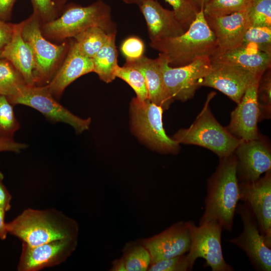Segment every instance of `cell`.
<instances>
[{
    "label": "cell",
    "instance_id": "cell-41",
    "mask_svg": "<svg viewBox=\"0 0 271 271\" xmlns=\"http://www.w3.org/2000/svg\"><path fill=\"white\" fill-rule=\"evenodd\" d=\"M16 1L0 0V20L7 21L11 19Z\"/></svg>",
    "mask_w": 271,
    "mask_h": 271
},
{
    "label": "cell",
    "instance_id": "cell-10",
    "mask_svg": "<svg viewBox=\"0 0 271 271\" xmlns=\"http://www.w3.org/2000/svg\"><path fill=\"white\" fill-rule=\"evenodd\" d=\"M191 244L187 254L192 266L199 257L206 260L205 266L212 271H232L233 268L225 261L221 247L222 228L215 222H209L197 226L192 221H187Z\"/></svg>",
    "mask_w": 271,
    "mask_h": 271
},
{
    "label": "cell",
    "instance_id": "cell-32",
    "mask_svg": "<svg viewBox=\"0 0 271 271\" xmlns=\"http://www.w3.org/2000/svg\"><path fill=\"white\" fill-rule=\"evenodd\" d=\"M13 105L8 98L0 95V136L13 138L20 124L17 119Z\"/></svg>",
    "mask_w": 271,
    "mask_h": 271
},
{
    "label": "cell",
    "instance_id": "cell-27",
    "mask_svg": "<svg viewBox=\"0 0 271 271\" xmlns=\"http://www.w3.org/2000/svg\"><path fill=\"white\" fill-rule=\"evenodd\" d=\"M26 83L19 71L7 60L0 58V95L16 94Z\"/></svg>",
    "mask_w": 271,
    "mask_h": 271
},
{
    "label": "cell",
    "instance_id": "cell-24",
    "mask_svg": "<svg viewBox=\"0 0 271 271\" xmlns=\"http://www.w3.org/2000/svg\"><path fill=\"white\" fill-rule=\"evenodd\" d=\"M151 263L150 254L139 239L124 245L122 256L112 262L110 270L145 271Z\"/></svg>",
    "mask_w": 271,
    "mask_h": 271
},
{
    "label": "cell",
    "instance_id": "cell-46",
    "mask_svg": "<svg viewBox=\"0 0 271 271\" xmlns=\"http://www.w3.org/2000/svg\"><path fill=\"white\" fill-rule=\"evenodd\" d=\"M1 51H0V58H1Z\"/></svg>",
    "mask_w": 271,
    "mask_h": 271
},
{
    "label": "cell",
    "instance_id": "cell-2",
    "mask_svg": "<svg viewBox=\"0 0 271 271\" xmlns=\"http://www.w3.org/2000/svg\"><path fill=\"white\" fill-rule=\"evenodd\" d=\"M7 225L9 234L30 246L60 239L78 238L79 234L77 221L54 208L26 209Z\"/></svg>",
    "mask_w": 271,
    "mask_h": 271
},
{
    "label": "cell",
    "instance_id": "cell-42",
    "mask_svg": "<svg viewBox=\"0 0 271 271\" xmlns=\"http://www.w3.org/2000/svg\"><path fill=\"white\" fill-rule=\"evenodd\" d=\"M6 211L0 209V239L5 240L9 234L7 229V223L5 222V214Z\"/></svg>",
    "mask_w": 271,
    "mask_h": 271
},
{
    "label": "cell",
    "instance_id": "cell-34",
    "mask_svg": "<svg viewBox=\"0 0 271 271\" xmlns=\"http://www.w3.org/2000/svg\"><path fill=\"white\" fill-rule=\"evenodd\" d=\"M173 8L176 18L187 31L199 12L190 0H165Z\"/></svg>",
    "mask_w": 271,
    "mask_h": 271
},
{
    "label": "cell",
    "instance_id": "cell-17",
    "mask_svg": "<svg viewBox=\"0 0 271 271\" xmlns=\"http://www.w3.org/2000/svg\"><path fill=\"white\" fill-rule=\"evenodd\" d=\"M260 77L247 87L240 101L231 113L230 122L226 127L231 134L243 141L257 139L259 136L257 89Z\"/></svg>",
    "mask_w": 271,
    "mask_h": 271
},
{
    "label": "cell",
    "instance_id": "cell-38",
    "mask_svg": "<svg viewBox=\"0 0 271 271\" xmlns=\"http://www.w3.org/2000/svg\"><path fill=\"white\" fill-rule=\"evenodd\" d=\"M27 147V144L17 142L13 138L0 136V152H12L18 153Z\"/></svg>",
    "mask_w": 271,
    "mask_h": 271
},
{
    "label": "cell",
    "instance_id": "cell-3",
    "mask_svg": "<svg viewBox=\"0 0 271 271\" xmlns=\"http://www.w3.org/2000/svg\"><path fill=\"white\" fill-rule=\"evenodd\" d=\"M59 17L41 24L43 35L48 40L61 41L92 27H98L108 34H116V26L111 7L102 0L82 6L76 4L65 5Z\"/></svg>",
    "mask_w": 271,
    "mask_h": 271
},
{
    "label": "cell",
    "instance_id": "cell-15",
    "mask_svg": "<svg viewBox=\"0 0 271 271\" xmlns=\"http://www.w3.org/2000/svg\"><path fill=\"white\" fill-rule=\"evenodd\" d=\"M234 154L236 159L238 182H253L271 169V151L269 144L261 136L242 141Z\"/></svg>",
    "mask_w": 271,
    "mask_h": 271
},
{
    "label": "cell",
    "instance_id": "cell-25",
    "mask_svg": "<svg viewBox=\"0 0 271 271\" xmlns=\"http://www.w3.org/2000/svg\"><path fill=\"white\" fill-rule=\"evenodd\" d=\"M116 35H111L107 42L92 58L93 72L99 79L106 83L115 79L117 63L118 51L116 45Z\"/></svg>",
    "mask_w": 271,
    "mask_h": 271
},
{
    "label": "cell",
    "instance_id": "cell-29",
    "mask_svg": "<svg viewBox=\"0 0 271 271\" xmlns=\"http://www.w3.org/2000/svg\"><path fill=\"white\" fill-rule=\"evenodd\" d=\"M241 46L271 55V27L250 26L244 35Z\"/></svg>",
    "mask_w": 271,
    "mask_h": 271
},
{
    "label": "cell",
    "instance_id": "cell-43",
    "mask_svg": "<svg viewBox=\"0 0 271 271\" xmlns=\"http://www.w3.org/2000/svg\"><path fill=\"white\" fill-rule=\"evenodd\" d=\"M197 10L199 12L203 10L210 0H190Z\"/></svg>",
    "mask_w": 271,
    "mask_h": 271
},
{
    "label": "cell",
    "instance_id": "cell-36",
    "mask_svg": "<svg viewBox=\"0 0 271 271\" xmlns=\"http://www.w3.org/2000/svg\"><path fill=\"white\" fill-rule=\"evenodd\" d=\"M145 46L140 38L131 36L122 42L120 50L126 61L138 60L144 55Z\"/></svg>",
    "mask_w": 271,
    "mask_h": 271
},
{
    "label": "cell",
    "instance_id": "cell-11",
    "mask_svg": "<svg viewBox=\"0 0 271 271\" xmlns=\"http://www.w3.org/2000/svg\"><path fill=\"white\" fill-rule=\"evenodd\" d=\"M235 212L240 217L243 229L239 235L228 241L245 252L255 269L270 271L271 249L263 239L250 205L246 202L237 205Z\"/></svg>",
    "mask_w": 271,
    "mask_h": 271
},
{
    "label": "cell",
    "instance_id": "cell-39",
    "mask_svg": "<svg viewBox=\"0 0 271 271\" xmlns=\"http://www.w3.org/2000/svg\"><path fill=\"white\" fill-rule=\"evenodd\" d=\"M4 176L0 172V209L6 212L11 208L12 196L4 184Z\"/></svg>",
    "mask_w": 271,
    "mask_h": 271
},
{
    "label": "cell",
    "instance_id": "cell-16",
    "mask_svg": "<svg viewBox=\"0 0 271 271\" xmlns=\"http://www.w3.org/2000/svg\"><path fill=\"white\" fill-rule=\"evenodd\" d=\"M140 239L150 254L151 264L184 254L191 244L187 221H179L158 234Z\"/></svg>",
    "mask_w": 271,
    "mask_h": 271
},
{
    "label": "cell",
    "instance_id": "cell-7",
    "mask_svg": "<svg viewBox=\"0 0 271 271\" xmlns=\"http://www.w3.org/2000/svg\"><path fill=\"white\" fill-rule=\"evenodd\" d=\"M164 109L149 99L133 98L130 103L131 126L136 136L153 149L176 154L179 144L166 133L163 124Z\"/></svg>",
    "mask_w": 271,
    "mask_h": 271
},
{
    "label": "cell",
    "instance_id": "cell-45",
    "mask_svg": "<svg viewBox=\"0 0 271 271\" xmlns=\"http://www.w3.org/2000/svg\"><path fill=\"white\" fill-rule=\"evenodd\" d=\"M144 0H122L126 4H136L139 6Z\"/></svg>",
    "mask_w": 271,
    "mask_h": 271
},
{
    "label": "cell",
    "instance_id": "cell-4",
    "mask_svg": "<svg viewBox=\"0 0 271 271\" xmlns=\"http://www.w3.org/2000/svg\"><path fill=\"white\" fill-rule=\"evenodd\" d=\"M150 46L162 54L173 67L186 65L200 57H210L217 48L215 36L207 23L203 10L197 13L183 34L150 42Z\"/></svg>",
    "mask_w": 271,
    "mask_h": 271
},
{
    "label": "cell",
    "instance_id": "cell-8",
    "mask_svg": "<svg viewBox=\"0 0 271 271\" xmlns=\"http://www.w3.org/2000/svg\"><path fill=\"white\" fill-rule=\"evenodd\" d=\"M8 99L13 105L22 104L35 109L51 122L68 124L78 133L87 130L91 123L90 117L80 118L60 104L50 93L47 85L26 84Z\"/></svg>",
    "mask_w": 271,
    "mask_h": 271
},
{
    "label": "cell",
    "instance_id": "cell-35",
    "mask_svg": "<svg viewBox=\"0 0 271 271\" xmlns=\"http://www.w3.org/2000/svg\"><path fill=\"white\" fill-rule=\"evenodd\" d=\"M187 254H182L152 263L148 268L149 271H187L192 269Z\"/></svg>",
    "mask_w": 271,
    "mask_h": 271
},
{
    "label": "cell",
    "instance_id": "cell-40",
    "mask_svg": "<svg viewBox=\"0 0 271 271\" xmlns=\"http://www.w3.org/2000/svg\"><path fill=\"white\" fill-rule=\"evenodd\" d=\"M13 32V24L0 20V51L9 42Z\"/></svg>",
    "mask_w": 271,
    "mask_h": 271
},
{
    "label": "cell",
    "instance_id": "cell-26",
    "mask_svg": "<svg viewBox=\"0 0 271 271\" xmlns=\"http://www.w3.org/2000/svg\"><path fill=\"white\" fill-rule=\"evenodd\" d=\"M111 35L100 27H92L78 34L73 38L80 52L92 59L107 42Z\"/></svg>",
    "mask_w": 271,
    "mask_h": 271
},
{
    "label": "cell",
    "instance_id": "cell-13",
    "mask_svg": "<svg viewBox=\"0 0 271 271\" xmlns=\"http://www.w3.org/2000/svg\"><path fill=\"white\" fill-rule=\"evenodd\" d=\"M260 76L236 65L211 61V70L200 86L216 89L238 104L247 87Z\"/></svg>",
    "mask_w": 271,
    "mask_h": 271
},
{
    "label": "cell",
    "instance_id": "cell-20",
    "mask_svg": "<svg viewBox=\"0 0 271 271\" xmlns=\"http://www.w3.org/2000/svg\"><path fill=\"white\" fill-rule=\"evenodd\" d=\"M92 72V59L82 55L75 40H71L63 62L47 85L52 95L58 99L69 84L81 76Z\"/></svg>",
    "mask_w": 271,
    "mask_h": 271
},
{
    "label": "cell",
    "instance_id": "cell-28",
    "mask_svg": "<svg viewBox=\"0 0 271 271\" xmlns=\"http://www.w3.org/2000/svg\"><path fill=\"white\" fill-rule=\"evenodd\" d=\"M115 76L127 83L134 90L136 98L140 100L148 99V93L145 79L142 73L137 69L124 64L117 67Z\"/></svg>",
    "mask_w": 271,
    "mask_h": 271
},
{
    "label": "cell",
    "instance_id": "cell-23",
    "mask_svg": "<svg viewBox=\"0 0 271 271\" xmlns=\"http://www.w3.org/2000/svg\"><path fill=\"white\" fill-rule=\"evenodd\" d=\"M210 58L212 61L239 66L259 76L271 67V55L247 46H241Z\"/></svg>",
    "mask_w": 271,
    "mask_h": 271
},
{
    "label": "cell",
    "instance_id": "cell-6",
    "mask_svg": "<svg viewBox=\"0 0 271 271\" xmlns=\"http://www.w3.org/2000/svg\"><path fill=\"white\" fill-rule=\"evenodd\" d=\"M41 22L34 13L24 21L22 34L29 45L34 57L35 85H47L64 60L70 42L57 45L52 43L42 34Z\"/></svg>",
    "mask_w": 271,
    "mask_h": 271
},
{
    "label": "cell",
    "instance_id": "cell-44",
    "mask_svg": "<svg viewBox=\"0 0 271 271\" xmlns=\"http://www.w3.org/2000/svg\"><path fill=\"white\" fill-rule=\"evenodd\" d=\"M68 1V0H53L58 14L61 12Z\"/></svg>",
    "mask_w": 271,
    "mask_h": 271
},
{
    "label": "cell",
    "instance_id": "cell-12",
    "mask_svg": "<svg viewBox=\"0 0 271 271\" xmlns=\"http://www.w3.org/2000/svg\"><path fill=\"white\" fill-rule=\"evenodd\" d=\"M78 238L55 240L37 246L22 243L18 271H39L65 262L76 249Z\"/></svg>",
    "mask_w": 271,
    "mask_h": 271
},
{
    "label": "cell",
    "instance_id": "cell-21",
    "mask_svg": "<svg viewBox=\"0 0 271 271\" xmlns=\"http://www.w3.org/2000/svg\"><path fill=\"white\" fill-rule=\"evenodd\" d=\"M24 21L13 24L11 39L1 51V57L9 61L19 71L28 85H35V63L32 50L23 38Z\"/></svg>",
    "mask_w": 271,
    "mask_h": 271
},
{
    "label": "cell",
    "instance_id": "cell-37",
    "mask_svg": "<svg viewBox=\"0 0 271 271\" xmlns=\"http://www.w3.org/2000/svg\"><path fill=\"white\" fill-rule=\"evenodd\" d=\"M33 13L40 19L41 24L51 22L58 17L53 0H30Z\"/></svg>",
    "mask_w": 271,
    "mask_h": 271
},
{
    "label": "cell",
    "instance_id": "cell-9",
    "mask_svg": "<svg viewBox=\"0 0 271 271\" xmlns=\"http://www.w3.org/2000/svg\"><path fill=\"white\" fill-rule=\"evenodd\" d=\"M165 86L170 97L185 101L192 99L200 87L203 78L210 71L211 61L209 56L198 58L185 66L173 67L165 56L159 53L158 57Z\"/></svg>",
    "mask_w": 271,
    "mask_h": 271
},
{
    "label": "cell",
    "instance_id": "cell-22",
    "mask_svg": "<svg viewBox=\"0 0 271 271\" xmlns=\"http://www.w3.org/2000/svg\"><path fill=\"white\" fill-rule=\"evenodd\" d=\"M125 65L139 70L145 79L148 99L152 102L168 109L173 100L166 89L158 58L152 59L145 55L134 61H126Z\"/></svg>",
    "mask_w": 271,
    "mask_h": 271
},
{
    "label": "cell",
    "instance_id": "cell-1",
    "mask_svg": "<svg viewBox=\"0 0 271 271\" xmlns=\"http://www.w3.org/2000/svg\"><path fill=\"white\" fill-rule=\"evenodd\" d=\"M236 163L234 153L220 158L216 171L207 180L205 211L199 225L215 222L222 229L232 230L234 214L239 200Z\"/></svg>",
    "mask_w": 271,
    "mask_h": 271
},
{
    "label": "cell",
    "instance_id": "cell-19",
    "mask_svg": "<svg viewBox=\"0 0 271 271\" xmlns=\"http://www.w3.org/2000/svg\"><path fill=\"white\" fill-rule=\"evenodd\" d=\"M147 24L150 42L175 37L185 30L174 12L164 8L156 0H144L139 6Z\"/></svg>",
    "mask_w": 271,
    "mask_h": 271
},
{
    "label": "cell",
    "instance_id": "cell-14",
    "mask_svg": "<svg viewBox=\"0 0 271 271\" xmlns=\"http://www.w3.org/2000/svg\"><path fill=\"white\" fill-rule=\"evenodd\" d=\"M239 200L250 205L265 244L271 247V170L253 182L238 183Z\"/></svg>",
    "mask_w": 271,
    "mask_h": 271
},
{
    "label": "cell",
    "instance_id": "cell-33",
    "mask_svg": "<svg viewBox=\"0 0 271 271\" xmlns=\"http://www.w3.org/2000/svg\"><path fill=\"white\" fill-rule=\"evenodd\" d=\"M246 13L251 26L271 27V0H250Z\"/></svg>",
    "mask_w": 271,
    "mask_h": 271
},
{
    "label": "cell",
    "instance_id": "cell-31",
    "mask_svg": "<svg viewBox=\"0 0 271 271\" xmlns=\"http://www.w3.org/2000/svg\"><path fill=\"white\" fill-rule=\"evenodd\" d=\"M259 120L268 119L271 113V67L261 75L257 89Z\"/></svg>",
    "mask_w": 271,
    "mask_h": 271
},
{
    "label": "cell",
    "instance_id": "cell-30",
    "mask_svg": "<svg viewBox=\"0 0 271 271\" xmlns=\"http://www.w3.org/2000/svg\"><path fill=\"white\" fill-rule=\"evenodd\" d=\"M250 0H210L203 10L205 16H222L246 11Z\"/></svg>",
    "mask_w": 271,
    "mask_h": 271
},
{
    "label": "cell",
    "instance_id": "cell-5",
    "mask_svg": "<svg viewBox=\"0 0 271 271\" xmlns=\"http://www.w3.org/2000/svg\"><path fill=\"white\" fill-rule=\"evenodd\" d=\"M215 94V92H211L208 95L193 123L187 128L179 130L172 139L179 144L194 145L206 148L222 158L233 154L243 141L231 134L211 112L209 103Z\"/></svg>",
    "mask_w": 271,
    "mask_h": 271
},
{
    "label": "cell",
    "instance_id": "cell-18",
    "mask_svg": "<svg viewBox=\"0 0 271 271\" xmlns=\"http://www.w3.org/2000/svg\"><path fill=\"white\" fill-rule=\"evenodd\" d=\"M205 18L216 41L217 48L211 56L241 46L244 35L251 26L246 11L226 16H205Z\"/></svg>",
    "mask_w": 271,
    "mask_h": 271
}]
</instances>
